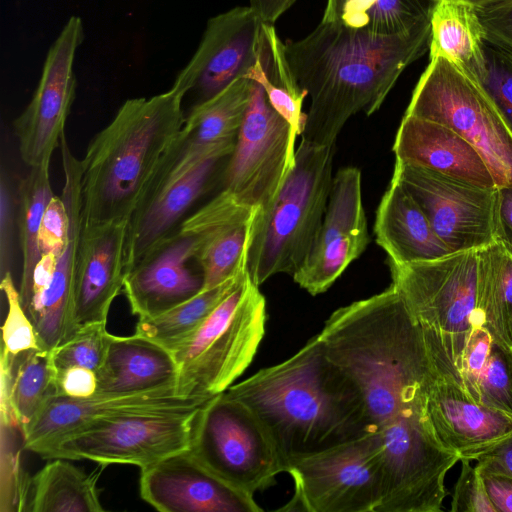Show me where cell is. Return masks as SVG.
<instances>
[{"label": "cell", "instance_id": "52a82bcc", "mask_svg": "<svg viewBox=\"0 0 512 512\" xmlns=\"http://www.w3.org/2000/svg\"><path fill=\"white\" fill-rule=\"evenodd\" d=\"M266 318V300L245 269L198 330L172 352L176 394L211 399L225 392L253 361Z\"/></svg>", "mask_w": 512, "mask_h": 512}, {"label": "cell", "instance_id": "f546056e", "mask_svg": "<svg viewBox=\"0 0 512 512\" xmlns=\"http://www.w3.org/2000/svg\"><path fill=\"white\" fill-rule=\"evenodd\" d=\"M485 30L475 7L462 0H438L430 16L429 58L443 56L476 78L484 70Z\"/></svg>", "mask_w": 512, "mask_h": 512}, {"label": "cell", "instance_id": "681fc988", "mask_svg": "<svg viewBox=\"0 0 512 512\" xmlns=\"http://www.w3.org/2000/svg\"><path fill=\"white\" fill-rule=\"evenodd\" d=\"M426 1L435 3L438 0H426ZM462 1L469 3L470 5L475 7L476 10L479 12V11L489 9L493 6H496L506 0H462Z\"/></svg>", "mask_w": 512, "mask_h": 512}, {"label": "cell", "instance_id": "d590c367", "mask_svg": "<svg viewBox=\"0 0 512 512\" xmlns=\"http://www.w3.org/2000/svg\"><path fill=\"white\" fill-rule=\"evenodd\" d=\"M240 274L219 286L199 292L162 314L139 319L135 333L173 352L198 330L209 314L233 288Z\"/></svg>", "mask_w": 512, "mask_h": 512}, {"label": "cell", "instance_id": "6da1fadb", "mask_svg": "<svg viewBox=\"0 0 512 512\" xmlns=\"http://www.w3.org/2000/svg\"><path fill=\"white\" fill-rule=\"evenodd\" d=\"M357 386L382 453L378 512H439L459 461L438 438L428 398L438 369L420 325L394 286L335 310L318 334Z\"/></svg>", "mask_w": 512, "mask_h": 512}, {"label": "cell", "instance_id": "f35d334b", "mask_svg": "<svg viewBox=\"0 0 512 512\" xmlns=\"http://www.w3.org/2000/svg\"><path fill=\"white\" fill-rule=\"evenodd\" d=\"M483 53L477 79L512 129V50L485 40Z\"/></svg>", "mask_w": 512, "mask_h": 512}, {"label": "cell", "instance_id": "5bb4252c", "mask_svg": "<svg viewBox=\"0 0 512 512\" xmlns=\"http://www.w3.org/2000/svg\"><path fill=\"white\" fill-rule=\"evenodd\" d=\"M83 39L81 19L70 17L47 53L32 99L13 122L20 157L29 167L50 165L60 146L76 92L74 58Z\"/></svg>", "mask_w": 512, "mask_h": 512}, {"label": "cell", "instance_id": "277c9868", "mask_svg": "<svg viewBox=\"0 0 512 512\" xmlns=\"http://www.w3.org/2000/svg\"><path fill=\"white\" fill-rule=\"evenodd\" d=\"M175 87L126 100L89 143L81 162L83 225L129 220L185 123Z\"/></svg>", "mask_w": 512, "mask_h": 512}, {"label": "cell", "instance_id": "4dcf8cb0", "mask_svg": "<svg viewBox=\"0 0 512 512\" xmlns=\"http://www.w3.org/2000/svg\"><path fill=\"white\" fill-rule=\"evenodd\" d=\"M477 308L483 325L512 352V254L496 241L477 250Z\"/></svg>", "mask_w": 512, "mask_h": 512}, {"label": "cell", "instance_id": "3957f363", "mask_svg": "<svg viewBox=\"0 0 512 512\" xmlns=\"http://www.w3.org/2000/svg\"><path fill=\"white\" fill-rule=\"evenodd\" d=\"M225 392L257 418L286 470L292 457L368 433L357 386L328 357L318 334L293 356L257 371Z\"/></svg>", "mask_w": 512, "mask_h": 512}, {"label": "cell", "instance_id": "2e32d148", "mask_svg": "<svg viewBox=\"0 0 512 512\" xmlns=\"http://www.w3.org/2000/svg\"><path fill=\"white\" fill-rule=\"evenodd\" d=\"M262 36L263 22L250 6L210 18L197 50L172 86L185 97L192 95L193 105L207 100L247 75L258 60Z\"/></svg>", "mask_w": 512, "mask_h": 512}, {"label": "cell", "instance_id": "ab89813d", "mask_svg": "<svg viewBox=\"0 0 512 512\" xmlns=\"http://www.w3.org/2000/svg\"><path fill=\"white\" fill-rule=\"evenodd\" d=\"M461 471L451 502L453 512H496L486 492L482 476L470 460L462 459Z\"/></svg>", "mask_w": 512, "mask_h": 512}, {"label": "cell", "instance_id": "7402d4cb", "mask_svg": "<svg viewBox=\"0 0 512 512\" xmlns=\"http://www.w3.org/2000/svg\"><path fill=\"white\" fill-rule=\"evenodd\" d=\"M195 236L179 230L125 275L123 291L139 319L162 314L203 290L201 271H194Z\"/></svg>", "mask_w": 512, "mask_h": 512}, {"label": "cell", "instance_id": "7c38bea8", "mask_svg": "<svg viewBox=\"0 0 512 512\" xmlns=\"http://www.w3.org/2000/svg\"><path fill=\"white\" fill-rule=\"evenodd\" d=\"M297 136L253 81L251 102L224 172V189L257 214L268 210L294 168Z\"/></svg>", "mask_w": 512, "mask_h": 512}, {"label": "cell", "instance_id": "ee69618b", "mask_svg": "<svg viewBox=\"0 0 512 512\" xmlns=\"http://www.w3.org/2000/svg\"><path fill=\"white\" fill-rule=\"evenodd\" d=\"M97 387V374L88 368L70 367L56 375V395L87 398L96 394Z\"/></svg>", "mask_w": 512, "mask_h": 512}, {"label": "cell", "instance_id": "1f68e13d", "mask_svg": "<svg viewBox=\"0 0 512 512\" xmlns=\"http://www.w3.org/2000/svg\"><path fill=\"white\" fill-rule=\"evenodd\" d=\"M98 475L87 474L67 459L55 458L30 480L33 512H102Z\"/></svg>", "mask_w": 512, "mask_h": 512}, {"label": "cell", "instance_id": "c3c4849f", "mask_svg": "<svg viewBox=\"0 0 512 512\" xmlns=\"http://www.w3.org/2000/svg\"><path fill=\"white\" fill-rule=\"evenodd\" d=\"M295 2L296 0H250V7L263 23L274 25Z\"/></svg>", "mask_w": 512, "mask_h": 512}, {"label": "cell", "instance_id": "74e56055", "mask_svg": "<svg viewBox=\"0 0 512 512\" xmlns=\"http://www.w3.org/2000/svg\"><path fill=\"white\" fill-rule=\"evenodd\" d=\"M1 289L8 305L2 326V355L15 357L27 351L41 349L36 329L23 308L11 272L2 276Z\"/></svg>", "mask_w": 512, "mask_h": 512}, {"label": "cell", "instance_id": "4fadbf2b", "mask_svg": "<svg viewBox=\"0 0 512 512\" xmlns=\"http://www.w3.org/2000/svg\"><path fill=\"white\" fill-rule=\"evenodd\" d=\"M392 179L414 198L452 253L478 250L497 241L498 187H481L399 160Z\"/></svg>", "mask_w": 512, "mask_h": 512}, {"label": "cell", "instance_id": "ac0fdd59", "mask_svg": "<svg viewBox=\"0 0 512 512\" xmlns=\"http://www.w3.org/2000/svg\"><path fill=\"white\" fill-rule=\"evenodd\" d=\"M255 212L223 189L180 223V232L197 239L194 260L202 273L203 290L219 286L247 268V246Z\"/></svg>", "mask_w": 512, "mask_h": 512}, {"label": "cell", "instance_id": "484cf974", "mask_svg": "<svg viewBox=\"0 0 512 512\" xmlns=\"http://www.w3.org/2000/svg\"><path fill=\"white\" fill-rule=\"evenodd\" d=\"M178 366L173 353L137 333L110 336L105 361L97 372L95 395L118 396L175 387Z\"/></svg>", "mask_w": 512, "mask_h": 512}, {"label": "cell", "instance_id": "30bf717a", "mask_svg": "<svg viewBox=\"0 0 512 512\" xmlns=\"http://www.w3.org/2000/svg\"><path fill=\"white\" fill-rule=\"evenodd\" d=\"M199 410L126 413L94 420L49 443L37 454L44 459H85L143 469L190 450Z\"/></svg>", "mask_w": 512, "mask_h": 512}, {"label": "cell", "instance_id": "4316f807", "mask_svg": "<svg viewBox=\"0 0 512 512\" xmlns=\"http://www.w3.org/2000/svg\"><path fill=\"white\" fill-rule=\"evenodd\" d=\"M374 233L377 244L394 263L432 260L452 253L418 203L393 179L377 208Z\"/></svg>", "mask_w": 512, "mask_h": 512}, {"label": "cell", "instance_id": "e575fe53", "mask_svg": "<svg viewBox=\"0 0 512 512\" xmlns=\"http://www.w3.org/2000/svg\"><path fill=\"white\" fill-rule=\"evenodd\" d=\"M49 166L30 167L16 189L17 227L22 255V272L18 288L21 302L29 295L34 270L42 255L39 244L42 217L54 196Z\"/></svg>", "mask_w": 512, "mask_h": 512}, {"label": "cell", "instance_id": "83f0119b", "mask_svg": "<svg viewBox=\"0 0 512 512\" xmlns=\"http://www.w3.org/2000/svg\"><path fill=\"white\" fill-rule=\"evenodd\" d=\"M458 382L476 402L512 416V352L484 325L468 338Z\"/></svg>", "mask_w": 512, "mask_h": 512}, {"label": "cell", "instance_id": "f1b7e54d", "mask_svg": "<svg viewBox=\"0 0 512 512\" xmlns=\"http://www.w3.org/2000/svg\"><path fill=\"white\" fill-rule=\"evenodd\" d=\"M253 81L240 77L214 96L195 104L186 115L177 143L206 152L235 142L251 102Z\"/></svg>", "mask_w": 512, "mask_h": 512}, {"label": "cell", "instance_id": "d4e9b609", "mask_svg": "<svg viewBox=\"0 0 512 512\" xmlns=\"http://www.w3.org/2000/svg\"><path fill=\"white\" fill-rule=\"evenodd\" d=\"M393 152L396 160L419 165L481 187H497L490 169L477 149L452 129L434 121L404 114L395 137Z\"/></svg>", "mask_w": 512, "mask_h": 512}, {"label": "cell", "instance_id": "8992f818", "mask_svg": "<svg viewBox=\"0 0 512 512\" xmlns=\"http://www.w3.org/2000/svg\"><path fill=\"white\" fill-rule=\"evenodd\" d=\"M388 263L391 285L420 325L438 371L458 382L468 338L483 325L477 308V250Z\"/></svg>", "mask_w": 512, "mask_h": 512}, {"label": "cell", "instance_id": "5b68a950", "mask_svg": "<svg viewBox=\"0 0 512 512\" xmlns=\"http://www.w3.org/2000/svg\"><path fill=\"white\" fill-rule=\"evenodd\" d=\"M333 159L334 145L302 139L275 201L265 212H255L246 266L257 286L276 274L293 276L309 256L327 208Z\"/></svg>", "mask_w": 512, "mask_h": 512}, {"label": "cell", "instance_id": "603a6c76", "mask_svg": "<svg viewBox=\"0 0 512 512\" xmlns=\"http://www.w3.org/2000/svg\"><path fill=\"white\" fill-rule=\"evenodd\" d=\"M223 158L207 157L147 193L128 221L125 275L173 234L176 225L207 191Z\"/></svg>", "mask_w": 512, "mask_h": 512}, {"label": "cell", "instance_id": "9c48e42d", "mask_svg": "<svg viewBox=\"0 0 512 512\" xmlns=\"http://www.w3.org/2000/svg\"><path fill=\"white\" fill-rule=\"evenodd\" d=\"M214 476L244 497L275 484L286 473L267 432L240 401L226 392L198 411L189 450Z\"/></svg>", "mask_w": 512, "mask_h": 512}, {"label": "cell", "instance_id": "bcb514c9", "mask_svg": "<svg viewBox=\"0 0 512 512\" xmlns=\"http://www.w3.org/2000/svg\"><path fill=\"white\" fill-rule=\"evenodd\" d=\"M480 471L500 472L512 476V436L477 459Z\"/></svg>", "mask_w": 512, "mask_h": 512}, {"label": "cell", "instance_id": "ffe728a7", "mask_svg": "<svg viewBox=\"0 0 512 512\" xmlns=\"http://www.w3.org/2000/svg\"><path fill=\"white\" fill-rule=\"evenodd\" d=\"M208 400L184 398L175 387L145 393L87 398L52 396L22 432L24 447L38 453L66 433L94 420L141 412H182L201 408Z\"/></svg>", "mask_w": 512, "mask_h": 512}, {"label": "cell", "instance_id": "d6986e66", "mask_svg": "<svg viewBox=\"0 0 512 512\" xmlns=\"http://www.w3.org/2000/svg\"><path fill=\"white\" fill-rule=\"evenodd\" d=\"M64 185L61 198L69 218L68 233L57 255L53 279L37 310L30 317L43 350L51 351L73 334V306L79 241L82 230L81 162L65 134L60 143Z\"/></svg>", "mask_w": 512, "mask_h": 512}, {"label": "cell", "instance_id": "8fae6325", "mask_svg": "<svg viewBox=\"0 0 512 512\" xmlns=\"http://www.w3.org/2000/svg\"><path fill=\"white\" fill-rule=\"evenodd\" d=\"M294 495L284 511L378 512L382 500V453L367 433L287 462Z\"/></svg>", "mask_w": 512, "mask_h": 512}, {"label": "cell", "instance_id": "60d3db41", "mask_svg": "<svg viewBox=\"0 0 512 512\" xmlns=\"http://www.w3.org/2000/svg\"><path fill=\"white\" fill-rule=\"evenodd\" d=\"M0 268L1 276L11 272L13 240L17 223L16 192H13L8 173L2 169L0 184Z\"/></svg>", "mask_w": 512, "mask_h": 512}, {"label": "cell", "instance_id": "836d02e7", "mask_svg": "<svg viewBox=\"0 0 512 512\" xmlns=\"http://www.w3.org/2000/svg\"><path fill=\"white\" fill-rule=\"evenodd\" d=\"M433 5L426 0H327L322 21L398 34L430 19Z\"/></svg>", "mask_w": 512, "mask_h": 512}, {"label": "cell", "instance_id": "9a60e30c", "mask_svg": "<svg viewBox=\"0 0 512 512\" xmlns=\"http://www.w3.org/2000/svg\"><path fill=\"white\" fill-rule=\"evenodd\" d=\"M369 243L361 172L344 167L333 177L322 225L293 280L312 295L327 291Z\"/></svg>", "mask_w": 512, "mask_h": 512}, {"label": "cell", "instance_id": "e0dca14e", "mask_svg": "<svg viewBox=\"0 0 512 512\" xmlns=\"http://www.w3.org/2000/svg\"><path fill=\"white\" fill-rule=\"evenodd\" d=\"M140 495L162 512H259L262 508L209 472L187 451L141 469Z\"/></svg>", "mask_w": 512, "mask_h": 512}, {"label": "cell", "instance_id": "7bdbcfd3", "mask_svg": "<svg viewBox=\"0 0 512 512\" xmlns=\"http://www.w3.org/2000/svg\"><path fill=\"white\" fill-rule=\"evenodd\" d=\"M478 13L486 40L512 50V0Z\"/></svg>", "mask_w": 512, "mask_h": 512}, {"label": "cell", "instance_id": "7dc6e473", "mask_svg": "<svg viewBox=\"0 0 512 512\" xmlns=\"http://www.w3.org/2000/svg\"><path fill=\"white\" fill-rule=\"evenodd\" d=\"M497 241L512 254V186L498 187Z\"/></svg>", "mask_w": 512, "mask_h": 512}, {"label": "cell", "instance_id": "b9f144b4", "mask_svg": "<svg viewBox=\"0 0 512 512\" xmlns=\"http://www.w3.org/2000/svg\"><path fill=\"white\" fill-rule=\"evenodd\" d=\"M68 226L66 205L61 197L53 196L42 217L39 234L41 254L61 252L67 238Z\"/></svg>", "mask_w": 512, "mask_h": 512}, {"label": "cell", "instance_id": "ba28073f", "mask_svg": "<svg viewBox=\"0 0 512 512\" xmlns=\"http://www.w3.org/2000/svg\"><path fill=\"white\" fill-rule=\"evenodd\" d=\"M405 114L458 133L481 154L497 187L512 186V129L467 69L443 56L429 58Z\"/></svg>", "mask_w": 512, "mask_h": 512}, {"label": "cell", "instance_id": "cb8c5ba5", "mask_svg": "<svg viewBox=\"0 0 512 512\" xmlns=\"http://www.w3.org/2000/svg\"><path fill=\"white\" fill-rule=\"evenodd\" d=\"M428 410L442 444L462 459L477 460L512 436V416L472 399L450 375L433 382Z\"/></svg>", "mask_w": 512, "mask_h": 512}, {"label": "cell", "instance_id": "7a4b0ae2", "mask_svg": "<svg viewBox=\"0 0 512 512\" xmlns=\"http://www.w3.org/2000/svg\"><path fill=\"white\" fill-rule=\"evenodd\" d=\"M430 19L398 34L324 22L285 52L310 98L302 139L333 146L347 120L376 112L402 72L429 48Z\"/></svg>", "mask_w": 512, "mask_h": 512}, {"label": "cell", "instance_id": "8d00e7d4", "mask_svg": "<svg viewBox=\"0 0 512 512\" xmlns=\"http://www.w3.org/2000/svg\"><path fill=\"white\" fill-rule=\"evenodd\" d=\"M110 336L106 322L79 328L69 339L50 351L56 375L70 367L88 368L97 374L105 361Z\"/></svg>", "mask_w": 512, "mask_h": 512}, {"label": "cell", "instance_id": "d6a6232c", "mask_svg": "<svg viewBox=\"0 0 512 512\" xmlns=\"http://www.w3.org/2000/svg\"><path fill=\"white\" fill-rule=\"evenodd\" d=\"M2 370L7 375L10 410L23 432L47 401L57 394L51 353L38 349L15 357L2 355Z\"/></svg>", "mask_w": 512, "mask_h": 512}, {"label": "cell", "instance_id": "f6af8a7d", "mask_svg": "<svg viewBox=\"0 0 512 512\" xmlns=\"http://www.w3.org/2000/svg\"><path fill=\"white\" fill-rule=\"evenodd\" d=\"M480 474L496 512H512V476L489 471H480Z\"/></svg>", "mask_w": 512, "mask_h": 512}, {"label": "cell", "instance_id": "44dd1931", "mask_svg": "<svg viewBox=\"0 0 512 512\" xmlns=\"http://www.w3.org/2000/svg\"><path fill=\"white\" fill-rule=\"evenodd\" d=\"M129 220L82 225L75 277L73 330L107 322L125 280L124 248Z\"/></svg>", "mask_w": 512, "mask_h": 512}]
</instances>
